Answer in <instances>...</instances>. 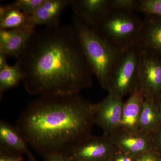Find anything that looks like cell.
Masks as SVG:
<instances>
[{
	"instance_id": "cell-1",
	"label": "cell",
	"mask_w": 161,
	"mask_h": 161,
	"mask_svg": "<svg viewBox=\"0 0 161 161\" xmlns=\"http://www.w3.org/2000/svg\"><path fill=\"white\" fill-rule=\"evenodd\" d=\"M17 62L24 88L31 95L80 93L93 84L94 74L72 25L36 31Z\"/></svg>"
},
{
	"instance_id": "cell-2",
	"label": "cell",
	"mask_w": 161,
	"mask_h": 161,
	"mask_svg": "<svg viewBox=\"0 0 161 161\" xmlns=\"http://www.w3.org/2000/svg\"><path fill=\"white\" fill-rule=\"evenodd\" d=\"M93 106L80 93L39 96L21 113L16 127L28 146L44 158L70 157L92 135Z\"/></svg>"
},
{
	"instance_id": "cell-3",
	"label": "cell",
	"mask_w": 161,
	"mask_h": 161,
	"mask_svg": "<svg viewBox=\"0 0 161 161\" xmlns=\"http://www.w3.org/2000/svg\"><path fill=\"white\" fill-rule=\"evenodd\" d=\"M72 20L93 74L102 87L108 91L110 73L119 52L95 29L75 16Z\"/></svg>"
},
{
	"instance_id": "cell-4",
	"label": "cell",
	"mask_w": 161,
	"mask_h": 161,
	"mask_svg": "<svg viewBox=\"0 0 161 161\" xmlns=\"http://www.w3.org/2000/svg\"><path fill=\"white\" fill-rule=\"evenodd\" d=\"M143 23L134 12L111 9L94 29L119 52L136 43Z\"/></svg>"
},
{
	"instance_id": "cell-5",
	"label": "cell",
	"mask_w": 161,
	"mask_h": 161,
	"mask_svg": "<svg viewBox=\"0 0 161 161\" xmlns=\"http://www.w3.org/2000/svg\"><path fill=\"white\" fill-rule=\"evenodd\" d=\"M142 55L136 43L119 53L110 73L108 92L123 98L139 87Z\"/></svg>"
},
{
	"instance_id": "cell-6",
	"label": "cell",
	"mask_w": 161,
	"mask_h": 161,
	"mask_svg": "<svg viewBox=\"0 0 161 161\" xmlns=\"http://www.w3.org/2000/svg\"><path fill=\"white\" fill-rule=\"evenodd\" d=\"M122 99L116 94L109 92L100 102L93 103L95 124L100 127L106 135H111L119 128L124 103Z\"/></svg>"
},
{
	"instance_id": "cell-7",
	"label": "cell",
	"mask_w": 161,
	"mask_h": 161,
	"mask_svg": "<svg viewBox=\"0 0 161 161\" xmlns=\"http://www.w3.org/2000/svg\"><path fill=\"white\" fill-rule=\"evenodd\" d=\"M115 150L108 135H91L80 143L70 158L77 161H109Z\"/></svg>"
},
{
	"instance_id": "cell-8",
	"label": "cell",
	"mask_w": 161,
	"mask_h": 161,
	"mask_svg": "<svg viewBox=\"0 0 161 161\" xmlns=\"http://www.w3.org/2000/svg\"><path fill=\"white\" fill-rule=\"evenodd\" d=\"M139 80L145 97L154 98L161 95L160 58L142 51Z\"/></svg>"
},
{
	"instance_id": "cell-9",
	"label": "cell",
	"mask_w": 161,
	"mask_h": 161,
	"mask_svg": "<svg viewBox=\"0 0 161 161\" xmlns=\"http://www.w3.org/2000/svg\"><path fill=\"white\" fill-rule=\"evenodd\" d=\"M37 31L36 26L26 24L12 29L0 30V53L17 58L26 49Z\"/></svg>"
},
{
	"instance_id": "cell-10",
	"label": "cell",
	"mask_w": 161,
	"mask_h": 161,
	"mask_svg": "<svg viewBox=\"0 0 161 161\" xmlns=\"http://www.w3.org/2000/svg\"><path fill=\"white\" fill-rule=\"evenodd\" d=\"M109 136L115 149L134 156L153 150L151 134L140 130L128 132L117 129Z\"/></svg>"
},
{
	"instance_id": "cell-11",
	"label": "cell",
	"mask_w": 161,
	"mask_h": 161,
	"mask_svg": "<svg viewBox=\"0 0 161 161\" xmlns=\"http://www.w3.org/2000/svg\"><path fill=\"white\" fill-rule=\"evenodd\" d=\"M136 43L143 52L161 59V17L145 14Z\"/></svg>"
},
{
	"instance_id": "cell-12",
	"label": "cell",
	"mask_w": 161,
	"mask_h": 161,
	"mask_svg": "<svg viewBox=\"0 0 161 161\" xmlns=\"http://www.w3.org/2000/svg\"><path fill=\"white\" fill-rule=\"evenodd\" d=\"M111 0H72L74 16L94 28L111 9Z\"/></svg>"
},
{
	"instance_id": "cell-13",
	"label": "cell",
	"mask_w": 161,
	"mask_h": 161,
	"mask_svg": "<svg viewBox=\"0 0 161 161\" xmlns=\"http://www.w3.org/2000/svg\"><path fill=\"white\" fill-rule=\"evenodd\" d=\"M72 0H44L36 11L28 18V24L54 26L60 25V18Z\"/></svg>"
},
{
	"instance_id": "cell-14",
	"label": "cell",
	"mask_w": 161,
	"mask_h": 161,
	"mask_svg": "<svg viewBox=\"0 0 161 161\" xmlns=\"http://www.w3.org/2000/svg\"><path fill=\"white\" fill-rule=\"evenodd\" d=\"M145 95L140 87L130 94L124 103L121 119L118 129L128 132L139 131V121Z\"/></svg>"
},
{
	"instance_id": "cell-15",
	"label": "cell",
	"mask_w": 161,
	"mask_h": 161,
	"mask_svg": "<svg viewBox=\"0 0 161 161\" xmlns=\"http://www.w3.org/2000/svg\"><path fill=\"white\" fill-rule=\"evenodd\" d=\"M0 144L1 147L25 154L29 159L34 158L16 127L3 120L0 122Z\"/></svg>"
},
{
	"instance_id": "cell-16",
	"label": "cell",
	"mask_w": 161,
	"mask_h": 161,
	"mask_svg": "<svg viewBox=\"0 0 161 161\" xmlns=\"http://www.w3.org/2000/svg\"><path fill=\"white\" fill-rule=\"evenodd\" d=\"M161 125L154 98L145 97L139 121V130L151 134Z\"/></svg>"
},
{
	"instance_id": "cell-17",
	"label": "cell",
	"mask_w": 161,
	"mask_h": 161,
	"mask_svg": "<svg viewBox=\"0 0 161 161\" xmlns=\"http://www.w3.org/2000/svg\"><path fill=\"white\" fill-rule=\"evenodd\" d=\"M29 16L12 3L0 6V30L18 28L28 24Z\"/></svg>"
},
{
	"instance_id": "cell-18",
	"label": "cell",
	"mask_w": 161,
	"mask_h": 161,
	"mask_svg": "<svg viewBox=\"0 0 161 161\" xmlns=\"http://www.w3.org/2000/svg\"><path fill=\"white\" fill-rule=\"evenodd\" d=\"M23 79V73L17 61L14 65H8L0 70L1 98L6 91L17 86Z\"/></svg>"
},
{
	"instance_id": "cell-19",
	"label": "cell",
	"mask_w": 161,
	"mask_h": 161,
	"mask_svg": "<svg viewBox=\"0 0 161 161\" xmlns=\"http://www.w3.org/2000/svg\"><path fill=\"white\" fill-rule=\"evenodd\" d=\"M136 11L161 17V0H136Z\"/></svg>"
},
{
	"instance_id": "cell-20",
	"label": "cell",
	"mask_w": 161,
	"mask_h": 161,
	"mask_svg": "<svg viewBox=\"0 0 161 161\" xmlns=\"http://www.w3.org/2000/svg\"><path fill=\"white\" fill-rule=\"evenodd\" d=\"M44 0H17L13 5L29 16L36 11Z\"/></svg>"
},
{
	"instance_id": "cell-21",
	"label": "cell",
	"mask_w": 161,
	"mask_h": 161,
	"mask_svg": "<svg viewBox=\"0 0 161 161\" xmlns=\"http://www.w3.org/2000/svg\"><path fill=\"white\" fill-rule=\"evenodd\" d=\"M136 3V0H111V9L134 12Z\"/></svg>"
},
{
	"instance_id": "cell-22",
	"label": "cell",
	"mask_w": 161,
	"mask_h": 161,
	"mask_svg": "<svg viewBox=\"0 0 161 161\" xmlns=\"http://www.w3.org/2000/svg\"><path fill=\"white\" fill-rule=\"evenodd\" d=\"M22 153L1 147L0 161H25Z\"/></svg>"
},
{
	"instance_id": "cell-23",
	"label": "cell",
	"mask_w": 161,
	"mask_h": 161,
	"mask_svg": "<svg viewBox=\"0 0 161 161\" xmlns=\"http://www.w3.org/2000/svg\"><path fill=\"white\" fill-rule=\"evenodd\" d=\"M137 158L115 148L109 161H136Z\"/></svg>"
},
{
	"instance_id": "cell-24",
	"label": "cell",
	"mask_w": 161,
	"mask_h": 161,
	"mask_svg": "<svg viewBox=\"0 0 161 161\" xmlns=\"http://www.w3.org/2000/svg\"><path fill=\"white\" fill-rule=\"evenodd\" d=\"M153 149L161 156V125L151 133Z\"/></svg>"
},
{
	"instance_id": "cell-25",
	"label": "cell",
	"mask_w": 161,
	"mask_h": 161,
	"mask_svg": "<svg viewBox=\"0 0 161 161\" xmlns=\"http://www.w3.org/2000/svg\"><path fill=\"white\" fill-rule=\"evenodd\" d=\"M136 161H161V156L155 150H151L138 156Z\"/></svg>"
},
{
	"instance_id": "cell-26",
	"label": "cell",
	"mask_w": 161,
	"mask_h": 161,
	"mask_svg": "<svg viewBox=\"0 0 161 161\" xmlns=\"http://www.w3.org/2000/svg\"><path fill=\"white\" fill-rule=\"evenodd\" d=\"M44 161H73L68 157L61 155H51L44 157Z\"/></svg>"
},
{
	"instance_id": "cell-27",
	"label": "cell",
	"mask_w": 161,
	"mask_h": 161,
	"mask_svg": "<svg viewBox=\"0 0 161 161\" xmlns=\"http://www.w3.org/2000/svg\"><path fill=\"white\" fill-rule=\"evenodd\" d=\"M6 57L5 55L0 53V70L4 69L8 65Z\"/></svg>"
},
{
	"instance_id": "cell-28",
	"label": "cell",
	"mask_w": 161,
	"mask_h": 161,
	"mask_svg": "<svg viewBox=\"0 0 161 161\" xmlns=\"http://www.w3.org/2000/svg\"><path fill=\"white\" fill-rule=\"evenodd\" d=\"M154 101L161 119V95L154 98Z\"/></svg>"
},
{
	"instance_id": "cell-29",
	"label": "cell",
	"mask_w": 161,
	"mask_h": 161,
	"mask_svg": "<svg viewBox=\"0 0 161 161\" xmlns=\"http://www.w3.org/2000/svg\"><path fill=\"white\" fill-rule=\"evenodd\" d=\"M29 161H37L34 158H33L30 159Z\"/></svg>"
},
{
	"instance_id": "cell-30",
	"label": "cell",
	"mask_w": 161,
	"mask_h": 161,
	"mask_svg": "<svg viewBox=\"0 0 161 161\" xmlns=\"http://www.w3.org/2000/svg\"><path fill=\"white\" fill-rule=\"evenodd\" d=\"M72 160L73 161H77L73 160H72Z\"/></svg>"
},
{
	"instance_id": "cell-31",
	"label": "cell",
	"mask_w": 161,
	"mask_h": 161,
	"mask_svg": "<svg viewBox=\"0 0 161 161\" xmlns=\"http://www.w3.org/2000/svg\"></svg>"
}]
</instances>
